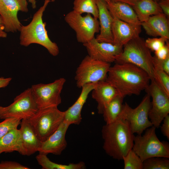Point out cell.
Masks as SVG:
<instances>
[{"mask_svg": "<svg viewBox=\"0 0 169 169\" xmlns=\"http://www.w3.org/2000/svg\"><path fill=\"white\" fill-rule=\"evenodd\" d=\"M36 159L43 169H83L86 168L83 161L68 165L59 164L50 161L47 155L39 153L36 156Z\"/></svg>", "mask_w": 169, "mask_h": 169, "instance_id": "26", "label": "cell"}, {"mask_svg": "<svg viewBox=\"0 0 169 169\" xmlns=\"http://www.w3.org/2000/svg\"><path fill=\"white\" fill-rule=\"evenodd\" d=\"M168 158L154 157L148 158L143 162V169H168Z\"/></svg>", "mask_w": 169, "mask_h": 169, "instance_id": "29", "label": "cell"}, {"mask_svg": "<svg viewBox=\"0 0 169 169\" xmlns=\"http://www.w3.org/2000/svg\"><path fill=\"white\" fill-rule=\"evenodd\" d=\"M14 151L26 156L20 131L17 128L10 131L0 139V154L3 152L10 153Z\"/></svg>", "mask_w": 169, "mask_h": 169, "instance_id": "23", "label": "cell"}, {"mask_svg": "<svg viewBox=\"0 0 169 169\" xmlns=\"http://www.w3.org/2000/svg\"><path fill=\"white\" fill-rule=\"evenodd\" d=\"M145 90L152 98L149 118L153 126L158 128L164 118L169 113V96L153 79Z\"/></svg>", "mask_w": 169, "mask_h": 169, "instance_id": "12", "label": "cell"}, {"mask_svg": "<svg viewBox=\"0 0 169 169\" xmlns=\"http://www.w3.org/2000/svg\"><path fill=\"white\" fill-rule=\"evenodd\" d=\"M70 125L64 120L53 134L46 140L41 142L39 153L46 155L49 153L60 155L67 146L65 135Z\"/></svg>", "mask_w": 169, "mask_h": 169, "instance_id": "15", "label": "cell"}, {"mask_svg": "<svg viewBox=\"0 0 169 169\" xmlns=\"http://www.w3.org/2000/svg\"><path fill=\"white\" fill-rule=\"evenodd\" d=\"M154 56L159 60H163L169 57V41L157 50L154 52Z\"/></svg>", "mask_w": 169, "mask_h": 169, "instance_id": "34", "label": "cell"}, {"mask_svg": "<svg viewBox=\"0 0 169 169\" xmlns=\"http://www.w3.org/2000/svg\"><path fill=\"white\" fill-rule=\"evenodd\" d=\"M50 0H45L43 6L34 14L30 23L22 26L20 31V44L28 47L33 44H39L45 48L49 53L54 56L59 52L56 43L49 38L45 28L46 23L43 20V13Z\"/></svg>", "mask_w": 169, "mask_h": 169, "instance_id": "3", "label": "cell"}, {"mask_svg": "<svg viewBox=\"0 0 169 169\" xmlns=\"http://www.w3.org/2000/svg\"><path fill=\"white\" fill-rule=\"evenodd\" d=\"M163 124L161 127V131L163 135L167 139H169V115H167L164 118Z\"/></svg>", "mask_w": 169, "mask_h": 169, "instance_id": "35", "label": "cell"}, {"mask_svg": "<svg viewBox=\"0 0 169 169\" xmlns=\"http://www.w3.org/2000/svg\"><path fill=\"white\" fill-rule=\"evenodd\" d=\"M105 1L107 4H109L110 3L111 1V0H103Z\"/></svg>", "mask_w": 169, "mask_h": 169, "instance_id": "42", "label": "cell"}, {"mask_svg": "<svg viewBox=\"0 0 169 169\" xmlns=\"http://www.w3.org/2000/svg\"><path fill=\"white\" fill-rule=\"evenodd\" d=\"M124 169H143V161L132 149L123 157Z\"/></svg>", "mask_w": 169, "mask_h": 169, "instance_id": "30", "label": "cell"}, {"mask_svg": "<svg viewBox=\"0 0 169 169\" xmlns=\"http://www.w3.org/2000/svg\"><path fill=\"white\" fill-rule=\"evenodd\" d=\"M26 0H0V15L6 32L20 31L22 26L18 19V11H28Z\"/></svg>", "mask_w": 169, "mask_h": 169, "instance_id": "13", "label": "cell"}, {"mask_svg": "<svg viewBox=\"0 0 169 169\" xmlns=\"http://www.w3.org/2000/svg\"><path fill=\"white\" fill-rule=\"evenodd\" d=\"M7 37V34L5 31V27L0 15V38H5Z\"/></svg>", "mask_w": 169, "mask_h": 169, "instance_id": "39", "label": "cell"}, {"mask_svg": "<svg viewBox=\"0 0 169 169\" xmlns=\"http://www.w3.org/2000/svg\"><path fill=\"white\" fill-rule=\"evenodd\" d=\"M158 3L163 13L169 19V0H161Z\"/></svg>", "mask_w": 169, "mask_h": 169, "instance_id": "36", "label": "cell"}, {"mask_svg": "<svg viewBox=\"0 0 169 169\" xmlns=\"http://www.w3.org/2000/svg\"><path fill=\"white\" fill-rule=\"evenodd\" d=\"M38 110L30 88H28L17 96L8 106L0 105V119L16 117L28 119Z\"/></svg>", "mask_w": 169, "mask_h": 169, "instance_id": "11", "label": "cell"}, {"mask_svg": "<svg viewBox=\"0 0 169 169\" xmlns=\"http://www.w3.org/2000/svg\"><path fill=\"white\" fill-rule=\"evenodd\" d=\"M96 2L98 10L100 33L95 38L99 42L113 44L112 33L113 17L105 1L103 0H96Z\"/></svg>", "mask_w": 169, "mask_h": 169, "instance_id": "17", "label": "cell"}, {"mask_svg": "<svg viewBox=\"0 0 169 169\" xmlns=\"http://www.w3.org/2000/svg\"><path fill=\"white\" fill-rule=\"evenodd\" d=\"M153 0L156 1L158 2H159L161 0Z\"/></svg>", "mask_w": 169, "mask_h": 169, "instance_id": "43", "label": "cell"}, {"mask_svg": "<svg viewBox=\"0 0 169 169\" xmlns=\"http://www.w3.org/2000/svg\"><path fill=\"white\" fill-rule=\"evenodd\" d=\"M64 111L57 107L38 110L28 119V121L39 140H46L58 128L64 120Z\"/></svg>", "mask_w": 169, "mask_h": 169, "instance_id": "6", "label": "cell"}, {"mask_svg": "<svg viewBox=\"0 0 169 169\" xmlns=\"http://www.w3.org/2000/svg\"><path fill=\"white\" fill-rule=\"evenodd\" d=\"M115 62L134 64L146 71L151 80L153 79V56L145 40L139 36L123 46L122 51L115 57Z\"/></svg>", "mask_w": 169, "mask_h": 169, "instance_id": "4", "label": "cell"}, {"mask_svg": "<svg viewBox=\"0 0 169 169\" xmlns=\"http://www.w3.org/2000/svg\"><path fill=\"white\" fill-rule=\"evenodd\" d=\"M107 5L108 9L113 17L130 24L141 25V22L139 21L133 8L130 5L125 3L112 1Z\"/></svg>", "mask_w": 169, "mask_h": 169, "instance_id": "22", "label": "cell"}, {"mask_svg": "<svg viewBox=\"0 0 169 169\" xmlns=\"http://www.w3.org/2000/svg\"><path fill=\"white\" fill-rule=\"evenodd\" d=\"M158 60L163 70L169 75V57L163 60Z\"/></svg>", "mask_w": 169, "mask_h": 169, "instance_id": "37", "label": "cell"}, {"mask_svg": "<svg viewBox=\"0 0 169 169\" xmlns=\"http://www.w3.org/2000/svg\"><path fill=\"white\" fill-rule=\"evenodd\" d=\"M64 20L75 32L77 41L83 44L92 39L100 31L99 21L90 14L82 16L73 10L66 14Z\"/></svg>", "mask_w": 169, "mask_h": 169, "instance_id": "10", "label": "cell"}, {"mask_svg": "<svg viewBox=\"0 0 169 169\" xmlns=\"http://www.w3.org/2000/svg\"><path fill=\"white\" fill-rule=\"evenodd\" d=\"M110 64L86 56L75 72V79L77 86L81 88L84 85L105 80L110 67Z\"/></svg>", "mask_w": 169, "mask_h": 169, "instance_id": "8", "label": "cell"}, {"mask_svg": "<svg viewBox=\"0 0 169 169\" xmlns=\"http://www.w3.org/2000/svg\"><path fill=\"white\" fill-rule=\"evenodd\" d=\"M166 41L164 38H148L145 40V44L146 47L151 51L155 52L166 44Z\"/></svg>", "mask_w": 169, "mask_h": 169, "instance_id": "32", "label": "cell"}, {"mask_svg": "<svg viewBox=\"0 0 169 169\" xmlns=\"http://www.w3.org/2000/svg\"><path fill=\"white\" fill-rule=\"evenodd\" d=\"M153 79L159 87L169 96V75L161 68L159 61L153 56Z\"/></svg>", "mask_w": 169, "mask_h": 169, "instance_id": "27", "label": "cell"}, {"mask_svg": "<svg viewBox=\"0 0 169 169\" xmlns=\"http://www.w3.org/2000/svg\"><path fill=\"white\" fill-rule=\"evenodd\" d=\"M12 78L11 77L5 78L2 77H0V88L7 87L10 83Z\"/></svg>", "mask_w": 169, "mask_h": 169, "instance_id": "38", "label": "cell"}, {"mask_svg": "<svg viewBox=\"0 0 169 169\" xmlns=\"http://www.w3.org/2000/svg\"><path fill=\"white\" fill-rule=\"evenodd\" d=\"M95 83H89L82 87L79 96L75 103L64 111V120L69 123L79 125L82 120L81 112L90 93L94 89Z\"/></svg>", "mask_w": 169, "mask_h": 169, "instance_id": "19", "label": "cell"}, {"mask_svg": "<svg viewBox=\"0 0 169 169\" xmlns=\"http://www.w3.org/2000/svg\"><path fill=\"white\" fill-rule=\"evenodd\" d=\"M151 106V97L147 93L135 108H132L126 102L123 104L118 119L127 121L134 134L141 135L146 129L153 125L149 118Z\"/></svg>", "mask_w": 169, "mask_h": 169, "instance_id": "7", "label": "cell"}, {"mask_svg": "<svg viewBox=\"0 0 169 169\" xmlns=\"http://www.w3.org/2000/svg\"><path fill=\"white\" fill-rule=\"evenodd\" d=\"M105 80L124 97L140 94L148 87L151 79L146 71L134 64L115 63L110 67Z\"/></svg>", "mask_w": 169, "mask_h": 169, "instance_id": "1", "label": "cell"}, {"mask_svg": "<svg viewBox=\"0 0 169 169\" xmlns=\"http://www.w3.org/2000/svg\"><path fill=\"white\" fill-rule=\"evenodd\" d=\"M66 79L61 78L49 84H33L30 88L38 110L58 107L61 103V93Z\"/></svg>", "mask_w": 169, "mask_h": 169, "instance_id": "9", "label": "cell"}, {"mask_svg": "<svg viewBox=\"0 0 169 169\" xmlns=\"http://www.w3.org/2000/svg\"><path fill=\"white\" fill-rule=\"evenodd\" d=\"M28 0L31 4V6L33 9L36 7V0Z\"/></svg>", "mask_w": 169, "mask_h": 169, "instance_id": "41", "label": "cell"}, {"mask_svg": "<svg viewBox=\"0 0 169 169\" xmlns=\"http://www.w3.org/2000/svg\"><path fill=\"white\" fill-rule=\"evenodd\" d=\"M156 129L152 125L146 129L143 135L134 136L132 149L143 162L152 157L169 158V144L160 141L156 135Z\"/></svg>", "mask_w": 169, "mask_h": 169, "instance_id": "5", "label": "cell"}, {"mask_svg": "<svg viewBox=\"0 0 169 169\" xmlns=\"http://www.w3.org/2000/svg\"><path fill=\"white\" fill-rule=\"evenodd\" d=\"M112 17L113 44L123 47L131 39L139 36L141 25L130 24Z\"/></svg>", "mask_w": 169, "mask_h": 169, "instance_id": "16", "label": "cell"}, {"mask_svg": "<svg viewBox=\"0 0 169 169\" xmlns=\"http://www.w3.org/2000/svg\"><path fill=\"white\" fill-rule=\"evenodd\" d=\"M29 167L14 161H2L0 163V169H29Z\"/></svg>", "mask_w": 169, "mask_h": 169, "instance_id": "33", "label": "cell"}, {"mask_svg": "<svg viewBox=\"0 0 169 169\" xmlns=\"http://www.w3.org/2000/svg\"><path fill=\"white\" fill-rule=\"evenodd\" d=\"M168 19L164 13H161L150 16L147 21L141 23V25L147 35L155 37L159 36L169 41Z\"/></svg>", "mask_w": 169, "mask_h": 169, "instance_id": "18", "label": "cell"}, {"mask_svg": "<svg viewBox=\"0 0 169 169\" xmlns=\"http://www.w3.org/2000/svg\"><path fill=\"white\" fill-rule=\"evenodd\" d=\"M73 10L82 14H91L95 18H98V10L96 0H74Z\"/></svg>", "mask_w": 169, "mask_h": 169, "instance_id": "28", "label": "cell"}, {"mask_svg": "<svg viewBox=\"0 0 169 169\" xmlns=\"http://www.w3.org/2000/svg\"><path fill=\"white\" fill-rule=\"evenodd\" d=\"M83 45L90 57L110 64L115 62V57L122 51L123 47L110 43L99 42L95 37Z\"/></svg>", "mask_w": 169, "mask_h": 169, "instance_id": "14", "label": "cell"}, {"mask_svg": "<svg viewBox=\"0 0 169 169\" xmlns=\"http://www.w3.org/2000/svg\"><path fill=\"white\" fill-rule=\"evenodd\" d=\"M103 148L112 158L122 160L133 147L134 135L126 120L118 119L104 125L101 130Z\"/></svg>", "mask_w": 169, "mask_h": 169, "instance_id": "2", "label": "cell"}, {"mask_svg": "<svg viewBox=\"0 0 169 169\" xmlns=\"http://www.w3.org/2000/svg\"><path fill=\"white\" fill-rule=\"evenodd\" d=\"M140 0H111L115 2H119L128 4L131 6H133L135 3Z\"/></svg>", "mask_w": 169, "mask_h": 169, "instance_id": "40", "label": "cell"}, {"mask_svg": "<svg viewBox=\"0 0 169 169\" xmlns=\"http://www.w3.org/2000/svg\"><path fill=\"white\" fill-rule=\"evenodd\" d=\"M132 7L141 23L151 16L163 13L158 2L153 0H140Z\"/></svg>", "mask_w": 169, "mask_h": 169, "instance_id": "24", "label": "cell"}, {"mask_svg": "<svg viewBox=\"0 0 169 169\" xmlns=\"http://www.w3.org/2000/svg\"><path fill=\"white\" fill-rule=\"evenodd\" d=\"M20 125L19 130L26 156H29L38 151L41 141L37 137L28 119H22Z\"/></svg>", "mask_w": 169, "mask_h": 169, "instance_id": "21", "label": "cell"}, {"mask_svg": "<svg viewBox=\"0 0 169 169\" xmlns=\"http://www.w3.org/2000/svg\"><path fill=\"white\" fill-rule=\"evenodd\" d=\"M91 92L92 98L97 103V109L100 114H102L106 105L119 95L115 88L105 80L96 83Z\"/></svg>", "mask_w": 169, "mask_h": 169, "instance_id": "20", "label": "cell"}, {"mask_svg": "<svg viewBox=\"0 0 169 169\" xmlns=\"http://www.w3.org/2000/svg\"><path fill=\"white\" fill-rule=\"evenodd\" d=\"M124 98L118 95L105 107L102 114L106 124L112 123L118 119L122 110Z\"/></svg>", "mask_w": 169, "mask_h": 169, "instance_id": "25", "label": "cell"}, {"mask_svg": "<svg viewBox=\"0 0 169 169\" xmlns=\"http://www.w3.org/2000/svg\"><path fill=\"white\" fill-rule=\"evenodd\" d=\"M21 120L18 118L9 117L0 122V139L10 131L17 128Z\"/></svg>", "mask_w": 169, "mask_h": 169, "instance_id": "31", "label": "cell"}]
</instances>
